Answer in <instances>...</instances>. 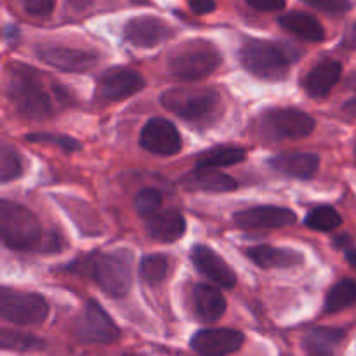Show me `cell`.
Listing matches in <instances>:
<instances>
[{
  "instance_id": "16",
  "label": "cell",
  "mask_w": 356,
  "mask_h": 356,
  "mask_svg": "<svg viewBox=\"0 0 356 356\" xmlns=\"http://www.w3.org/2000/svg\"><path fill=\"white\" fill-rule=\"evenodd\" d=\"M191 261L195 268L202 275L211 278L212 282L222 289H233L236 285V275L232 268L228 266L222 257H219L211 247L207 245H195L191 250Z\"/></svg>"
},
{
  "instance_id": "10",
  "label": "cell",
  "mask_w": 356,
  "mask_h": 356,
  "mask_svg": "<svg viewBox=\"0 0 356 356\" xmlns=\"http://www.w3.org/2000/svg\"><path fill=\"white\" fill-rule=\"evenodd\" d=\"M145 87V80L138 72L129 68H113L99 76L96 97L103 101H120L131 97Z\"/></svg>"
},
{
  "instance_id": "15",
  "label": "cell",
  "mask_w": 356,
  "mask_h": 356,
  "mask_svg": "<svg viewBox=\"0 0 356 356\" xmlns=\"http://www.w3.org/2000/svg\"><path fill=\"white\" fill-rule=\"evenodd\" d=\"M38 58L47 63L49 66L72 73L89 72L97 63V54H94V52L83 51V49L61 47V45L38 49Z\"/></svg>"
},
{
  "instance_id": "17",
  "label": "cell",
  "mask_w": 356,
  "mask_h": 356,
  "mask_svg": "<svg viewBox=\"0 0 356 356\" xmlns=\"http://www.w3.org/2000/svg\"><path fill=\"white\" fill-rule=\"evenodd\" d=\"M146 232L156 242H176L186 232V221L181 212L169 209L146 218Z\"/></svg>"
},
{
  "instance_id": "9",
  "label": "cell",
  "mask_w": 356,
  "mask_h": 356,
  "mask_svg": "<svg viewBox=\"0 0 356 356\" xmlns=\"http://www.w3.org/2000/svg\"><path fill=\"white\" fill-rule=\"evenodd\" d=\"M73 332L82 343L89 344H111L120 337L117 323L96 301L87 302L83 313L73 325Z\"/></svg>"
},
{
  "instance_id": "18",
  "label": "cell",
  "mask_w": 356,
  "mask_h": 356,
  "mask_svg": "<svg viewBox=\"0 0 356 356\" xmlns=\"http://www.w3.org/2000/svg\"><path fill=\"white\" fill-rule=\"evenodd\" d=\"M343 66L336 59L318 63L305 79V89L312 97H325L339 82Z\"/></svg>"
},
{
  "instance_id": "5",
  "label": "cell",
  "mask_w": 356,
  "mask_h": 356,
  "mask_svg": "<svg viewBox=\"0 0 356 356\" xmlns=\"http://www.w3.org/2000/svg\"><path fill=\"white\" fill-rule=\"evenodd\" d=\"M7 92L14 108L26 118L40 120L51 115V97L47 96L42 83L30 70H13Z\"/></svg>"
},
{
  "instance_id": "12",
  "label": "cell",
  "mask_w": 356,
  "mask_h": 356,
  "mask_svg": "<svg viewBox=\"0 0 356 356\" xmlns=\"http://www.w3.org/2000/svg\"><path fill=\"white\" fill-rule=\"evenodd\" d=\"M243 334L235 329H205L191 339V348L200 356H228L242 348Z\"/></svg>"
},
{
  "instance_id": "37",
  "label": "cell",
  "mask_w": 356,
  "mask_h": 356,
  "mask_svg": "<svg viewBox=\"0 0 356 356\" xmlns=\"http://www.w3.org/2000/svg\"><path fill=\"white\" fill-rule=\"evenodd\" d=\"M344 110H346V113L356 115V96L353 97V99H350L346 104H344Z\"/></svg>"
},
{
  "instance_id": "22",
  "label": "cell",
  "mask_w": 356,
  "mask_h": 356,
  "mask_svg": "<svg viewBox=\"0 0 356 356\" xmlns=\"http://www.w3.org/2000/svg\"><path fill=\"white\" fill-rule=\"evenodd\" d=\"M249 257L264 270L271 268H292L302 264V256L291 249H277L271 245H259L249 249Z\"/></svg>"
},
{
  "instance_id": "28",
  "label": "cell",
  "mask_w": 356,
  "mask_h": 356,
  "mask_svg": "<svg viewBox=\"0 0 356 356\" xmlns=\"http://www.w3.org/2000/svg\"><path fill=\"white\" fill-rule=\"evenodd\" d=\"M306 226L316 232H334L341 226L343 219H341L339 212L329 205H322V207H315L308 216H306Z\"/></svg>"
},
{
  "instance_id": "32",
  "label": "cell",
  "mask_w": 356,
  "mask_h": 356,
  "mask_svg": "<svg viewBox=\"0 0 356 356\" xmlns=\"http://www.w3.org/2000/svg\"><path fill=\"white\" fill-rule=\"evenodd\" d=\"M28 141L31 143H51V145L59 146L65 152H76L80 149V143L75 141L70 136H58V134H47V132H40V134H28Z\"/></svg>"
},
{
  "instance_id": "20",
  "label": "cell",
  "mask_w": 356,
  "mask_h": 356,
  "mask_svg": "<svg viewBox=\"0 0 356 356\" xmlns=\"http://www.w3.org/2000/svg\"><path fill=\"white\" fill-rule=\"evenodd\" d=\"M278 23L284 30L291 31L302 40L322 42L325 38V30H323L322 23L308 13H301V10L287 13L278 17Z\"/></svg>"
},
{
  "instance_id": "13",
  "label": "cell",
  "mask_w": 356,
  "mask_h": 356,
  "mask_svg": "<svg viewBox=\"0 0 356 356\" xmlns=\"http://www.w3.org/2000/svg\"><path fill=\"white\" fill-rule=\"evenodd\" d=\"M139 143L148 152L156 155H176L181 149V136L176 125L165 118H152L143 127Z\"/></svg>"
},
{
  "instance_id": "3",
  "label": "cell",
  "mask_w": 356,
  "mask_h": 356,
  "mask_svg": "<svg viewBox=\"0 0 356 356\" xmlns=\"http://www.w3.org/2000/svg\"><path fill=\"white\" fill-rule=\"evenodd\" d=\"M221 54L207 40H188L177 45L169 56L167 68L181 80H200L221 65Z\"/></svg>"
},
{
  "instance_id": "8",
  "label": "cell",
  "mask_w": 356,
  "mask_h": 356,
  "mask_svg": "<svg viewBox=\"0 0 356 356\" xmlns=\"http://www.w3.org/2000/svg\"><path fill=\"white\" fill-rule=\"evenodd\" d=\"M315 129V120L305 111L294 108L270 110L261 117L259 131L266 139H301Z\"/></svg>"
},
{
  "instance_id": "6",
  "label": "cell",
  "mask_w": 356,
  "mask_h": 356,
  "mask_svg": "<svg viewBox=\"0 0 356 356\" xmlns=\"http://www.w3.org/2000/svg\"><path fill=\"white\" fill-rule=\"evenodd\" d=\"M162 104L184 120L200 122L218 111L219 94L205 87H177L163 92Z\"/></svg>"
},
{
  "instance_id": "36",
  "label": "cell",
  "mask_w": 356,
  "mask_h": 356,
  "mask_svg": "<svg viewBox=\"0 0 356 356\" xmlns=\"http://www.w3.org/2000/svg\"><path fill=\"white\" fill-rule=\"evenodd\" d=\"M188 6L195 14H209L216 10L214 0H188Z\"/></svg>"
},
{
  "instance_id": "24",
  "label": "cell",
  "mask_w": 356,
  "mask_h": 356,
  "mask_svg": "<svg viewBox=\"0 0 356 356\" xmlns=\"http://www.w3.org/2000/svg\"><path fill=\"white\" fill-rule=\"evenodd\" d=\"M320 165V159L315 153H294L275 160V167L284 174L299 179H309L316 174Z\"/></svg>"
},
{
  "instance_id": "35",
  "label": "cell",
  "mask_w": 356,
  "mask_h": 356,
  "mask_svg": "<svg viewBox=\"0 0 356 356\" xmlns=\"http://www.w3.org/2000/svg\"><path fill=\"white\" fill-rule=\"evenodd\" d=\"M252 9L261 10V13H273L285 7V0H245Z\"/></svg>"
},
{
  "instance_id": "34",
  "label": "cell",
  "mask_w": 356,
  "mask_h": 356,
  "mask_svg": "<svg viewBox=\"0 0 356 356\" xmlns=\"http://www.w3.org/2000/svg\"><path fill=\"white\" fill-rule=\"evenodd\" d=\"M24 13L35 17H44L54 10L56 0H24Z\"/></svg>"
},
{
  "instance_id": "21",
  "label": "cell",
  "mask_w": 356,
  "mask_h": 356,
  "mask_svg": "<svg viewBox=\"0 0 356 356\" xmlns=\"http://www.w3.org/2000/svg\"><path fill=\"white\" fill-rule=\"evenodd\" d=\"M183 184L188 190L207 191V193H226L236 190V181L219 170H197L183 177Z\"/></svg>"
},
{
  "instance_id": "27",
  "label": "cell",
  "mask_w": 356,
  "mask_h": 356,
  "mask_svg": "<svg viewBox=\"0 0 356 356\" xmlns=\"http://www.w3.org/2000/svg\"><path fill=\"white\" fill-rule=\"evenodd\" d=\"M167 271H169V259L162 254H152V256L143 257L141 264H139V275L149 285L162 284L167 278Z\"/></svg>"
},
{
  "instance_id": "7",
  "label": "cell",
  "mask_w": 356,
  "mask_h": 356,
  "mask_svg": "<svg viewBox=\"0 0 356 356\" xmlns=\"http://www.w3.org/2000/svg\"><path fill=\"white\" fill-rule=\"evenodd\" d=\"M49 315V305L42 296L33 292L14 291L3 287L0 291V316L17 325H38Z\"/></svg>"
},
{
  "instance_id": "14",
  "label": "cell",
  "mask_w": 356,
  "mask_h": 356,
  "mask_svg": "<svg viewBox=\"0 0 356 356\" xmlns=\"http://www.w3.org/2000/svg\"><path fill=\"white\" fill-rule=\"evenodd\" d=\"M233 221L243 229H270L284 228L296 221V214L291 209L277 205H261V207L245 209L233 216Z\"/></svg>"
},
{
  "instance_id": "19",
  "label": "cell",
  "mask_w": 356,
  "mask_h": 356,
  "mask_svg": "<svg viewBox=\"0 0 356 356\" xmlns=\"http://www.w3.org/2000/svg\"><path fill=\"white\" fill-rule=\"evenodd\" d=\"M195 313L204 322H216L226 312V299L219 289L207 284H198L193 289Z\"/></svg>"
},
{
  "instance_id": "26",
  "label": "cell",
  "mask_w": 356,
  "mask_h": 356,
  "mask_svg": "<svg viewBox=\"0 0 356 356\" xmlns=\"http://www.w3.org/2000/svg\"><path fill=\"white\" fill-rule=\"evenodd\" d=\"M356 302V282L355 280H341L329 291L325 301L327 313H337L341 309L353 306Z\"/></svg>"
},
{
  "instance_id": "23",
  "label": "cell",
  "mask_w": 356,
  "mask_h": 356,
  "mask_svg": "<svg viewBox=\"0 0 356 356\" xmlns=\"http://www.w3.org/2000/svg\"><path fill=\"white\" fill-rule=\"evenodd\" d=\"M344 332L332 327H320L305 337V350L308 356H336L343 344Z\"/></svg>"
},
{
  "instance_id": "39",
  "label": "cell",
  "mask_w": 356,
  "mask_h": 356,
  "mask_svg": "<svg viewBox=\"0 0 356 356\" xmlns=\"http://www.w3.org/2000/svg\"><path fill=\"white\" fill-rule=\"evenodd\" d=\"M344 40H346V44H353V42H356V24L351 26L350 33H346V38H344Z\"/></svg>"
},
{
  "instance_id": "38",
  "label": "cell",
  "mask_w": 356,
  "mask_h": 356,
  "mask_svg": "<svg viewBox=\"0 0 356 356\" xmlns=\"http://www.w3.org/2000/svg\"><path fill=\"white\" fill-rule=\"evenodd\" d=\"M346 259H348V263H350L351 266H353L356 270V249H348L346 250Z\"/></svg>"
},
{
  "instance_id": "31",
  "label": "cell",
  "mask_w": 356,
  "mask_h": 356,
  "mask_svg": "<svg viewBox=\"0 0 356 356\" xmlns=\"http://www.w3.org/2000/svg\"><path fill=\"white\" fill-rule=\"evenodd\" d=\"M162 205V195L155 188H143L138 191L134 198V207L139 216L143 218H149V216L156 214Z\"/></svg>"
},
{
  "instance_id": "40",
  "label": "cell",
  "mask_w": 356,
  "mask_h": 356,
  "mask_svg": "<svg viewBox=\"0 0 356 356\" xmlns=\"http://www.w3.org/2000/svg\"><path fill=\"white\" fill-rule=\"evenodd\" d=\"M124 356H139V355H134V353H127V355H124Z\"/></svg>"
},
{
  "instance_id": "11",
  "label": "cell",
  "mask_w": 356,
  "mask_h": 356,
  "mask_svg": "<svg viewBox=\"0 0 356 356\" xmlns=\"http://www.w3.org/2000/svg\"><path fill=\"white\" fill-rule=\"evenodd\" d=\"M124 37L129 44L136 45V47L149 49L172 37V28L162 17L138 16L125 23Z\"/></svg>"
},
{
  "instance_id": "1",
  "label": "cell",
  "mask_w": 356,
  "mask_h": 356,
  "mask_svg": "<svg viewBox=\"0 0 356 356\" xmlns=\"http://www.w3.org/2000/svg\"><path fill=\"white\" fill-rule=\"evenodd\" d=\"M298 56L291 45L259 38H250L240 49V61L247 72L264 80L284 79Z\"/></svg>"
},
{
  "instance_id": "2",
  "label": "cell",
  "mask_w": 356,
  "mask_h": 356,
  "mask_svg": "<svg viewBox=\"0 0 356 356\" xmlns=\"http://www.w3.org/2000/svg\"><path fill=\"white\" fill-rule=\"evenodd\" d=\"M0 235L2 242L14 250H30L44 238L40 221L30 209L14 202H0Z\"/></svg>"
},
{
  "instance_id": "29",
  "label": "cell",
  "mask_w": 356,
  "mask_h": 356,
  "mask_svg": "<svg viewBox=\"0 0 356 356\" xmlns=\"http://www.w3.org/2000/svg\"><path fill=\"white\" fill-rule=\"evenodd\" d=\"M0 343H2V348H6V350H16V351L38 350V348L44 346V341L38 339V337L30 336V334H24V332H16V330H7V329L2 330Z\"/></svg>"
},
{
  "instance_id": "4",
  "label": "cell",
  "mask_w": 356,
  "mask_h": 356,
  "mask_svg": "<svg viewBox=\"0 0 356 356\" xmlns=\"http://www.w3.org/2000/svg\"><path fill=\"white\" fill-rule=\"evenodd\" d=\"M87 271L108 296L124 298L132 285L131 250L118 249L110 254H96L87 263Z\"/></svg>"
},
{
  "instance_id": "30",
  "label": "cell",
  "mask_w": 356,
  "mask_h": 356,
  "mask_svg": "<svg viewBox=\"0 0 356 356\" xmlns=\"http://www.w3.org/2000/svg\"><path fill=\"white\" fill-rule=\"evenodd\" d=\"M21 174H23V163H21L19 155L14 148L3 145L0 148V179L7 183V181L17 179Z\"/></svg>"
},
{
  "instance_id": "25",
  "label": "cell",
  "mask_w": 356,
  "mask_h": 356,
  "mask_svg": "<svg viewBox=\"0 0 356 356\" xmlns=\"http://www.w3.org/2000/svg\"><path fill=\"white\" fill-rule=\"evenodd\" d=\"M247 156V152L238 146H221L214 148L204 156H200L197 162V170H218L221 167L235 165V163L243 162Z\"/></svg>"
},
{
  "instance_id": "33",
  "label": "cell",
  "mask_w": 356,
  "mask_h": 356,
  "mask_svg": "<svg viewBox=\"0 0 356 356\" xmlns=\"http://www.w3.org/2000/svg\"><path fill=\"white\" fill-rule=\"evenodd\" d=\"M302 2L313 9L322 10L325 14H336V16L348 13L353 7L350 0H302Z\"/></svg>"
}]
</instances>
